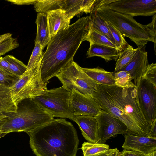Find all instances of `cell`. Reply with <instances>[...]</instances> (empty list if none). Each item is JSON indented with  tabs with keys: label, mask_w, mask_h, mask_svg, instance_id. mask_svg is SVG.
I'll list each match as a JSON object with an SVG mask.
<instances>
[{
	"label": "cell",
	"mask_w": 156,
	"mask_h": 156,
	"mask_svg": "<svg viewBox=\"0 0 156 156\" xmlns=\"http://www.w3.org/2000/svg\"><path fill=\"white\" fill-rule=\"evenodd\" d=\"M4 58L8 62L11 71L15 76L20 78L26 72L27 66L21 61L11 55H7Z\"/></svg>",
	"instance_id": "25"
},
{
	"label": "cell",
	"mask_w": 156,
	"mask_h": 156,
	"mask_svg": "<svg viewBox=\"0 0 156 156\" xmlns=\"http://www.w3.org/2000/svg\"><path fill=\"white\" fill-rule=\"evenodd\" d=\"M43 49L42 47L38 43H35L34 48L27 66L26 71L40 68Z\"/></svg>",
	"instance_id": "26"
},
{
	"label": "cell",
	"mask_w": 156,
	"mask_h": 156,
	"mask_svg": "<svg viewBox=\"0 0 156 156\" xmlns=\"http://www.w3.org/2000/svg\"><path fill=\"white\" fill-rule=\"evenodd\" d=\"M138 50L134 57L128 64L121 71L128 72L137 88L139 85L142 76L149 64L147 53L145 50V46L138 47Z\"/></svg>",
	"instance_id": "13"
},
{
	"label": "cell",
	"mask_w": 156,
	"mask_h": 156,
	"mask_svg": "<svg viewBox=\"0 0 156 156\" xmlns=\"http://www.w3.org/2000/svg\"><path fill=\"white\" fill-rule=\"evenodd\" d=\"M71 92L63 86L47 90L32 98L53 117L68 118L73 121L75 116L70 101Z\"/></svg>",
	"instance_id": "6"
},
{
	"label": "cell",
	"mask_w": 156,
	"mask_h": 156,
	"mask_svg": "<svg viewBox=\"0 0 156 156\" xmlns=\"http://www.w3.org/2000/svg\"><path fill=\"white\" fill-rule=\"evenodd\" d=\"M5 121L0 126V132L8 134L12 132L31 131L54 119L32 98L23 99L17 104L16 111L7 113Z\"/></svg>",
	"instance_id": "5"
},
{
	"label": "cell",
	"mask_w": 156,
	"mask_h": 156,
	"mask_svg": "<svg viewBox=\"0 0 156 156\" xmlns=\"http://www.w3.org/2000/svg\"><path fill=\"white\" fill-rule=\"evenodd\" d=\"M26 133L36 156H77L79 143L77 132L65 119H54Z\"/></svg>",
	"instance_id": "3"
},
{
	"label": "cell",
	"mask_w": 156,
	"mask_h": 156,
	"mask_svg": "<svg viewBox=\"0 0 156 156\" xmlns=\"http://www.w3.org/2000/svg\"><path fill=\"white\" fill-rule=\"evenodd\" d=\"M19 45L17 38L12 37L5 40L0 44V57L18 47Z\"/></svg>",
	"instance_id": "30"
},
{
	"label": "cell",
	"mask_w": 156,
	"mask_h": 156,
	"mask_svg": "<svg viewBox=\"0 0 156 156\" xmlns=\"http://www.w3.org/2000/svg\"><path fill=\"white\" fill-rule=\"evenodd\" d=\"M113 149H109L108 150L101 153L98 154L91 156H108L112 151Z\"/></svg>",
	"instance_id": "38"
},
{
	"label": "cell",
	"mask_w": 156,
	"mask_h": 156,
	"mask_svg": "<svg viewBox=\"0 0 156 156\" xmlns=\"http://www.w3.org/2000/svg\"><path fill=\"white\" fill-rule=\"evenodd\" d=\"M124 135L122 146L124 149L137 151L145 155L156 151V138L129 133Z\"/></svg>",
	"instance_id": "14"
},
{
	"label": "cell",
	"mask_w": 156,
	"mask_h": 156,
	"mask_svg": "<svg viewBox=\"0 0 156 156\" xmlns=\"http://www.w3.org/2000/svg\"><path fill=\"white\" fill-rule=\"evenodd\" d=\"M156 119L154 120L150 126L148 136L156 138Z\"/></svg>",
	"instance_id": "36"
},
{
	"label": "cell",
	"mask_w": 156,
	"mask_h": 156,
	"mask_svg": "<svg viewBox=\"0 0 156 156\" xmlns=\"http://www.w3.org/2000/svg\"><path fill=\"white\" fill-rule=\"evenodd\" d=\"M12 34L8 33L0 35V44L7 39L12 37Z\"/></svg>",
	"instance_id": "37"
},
{
	"label": "cell",
	"mask_w": 156,
	"mask_h": 156,
	"mask_svg": "<svg viewBox=\"0 0 156 156\" xmlns=\"http://www.w3.org/2000/svg\"><path fill=\"white\" fill-rule=\"evenodd\" d=\"M96 117L98 124L97 143L104 144L109 138L118 134L128 133V129L126 125L109 113L102 110L101 113Z\"/></svg>",
	"instance_id": "10"
},
{
	"label": "cell",
	"mask_w": 156,
	"mask_h": 156,
	"mask_svg": "<svg viewBox=\"0 0 156 156\" xmlns=\"http://www.w3.org/2000/svg\"><path fill=\"white\" fill-rule=\"evenodd\" d=\"M120 51L117 48L108 46L93 44H90L86 54L87 58L97 56L104 59L106 62L116 61Z\"/></svg>",
	"instance_id": "17"
},
{
	"label": "cell",
	"mask_w": 156,
	"mask_h": 156,
	"mask_svg": "<svg viewBox=\"0 0 156 156\" xmlns=\"http://www.w3.org/2000/svg\"><path fill=\"white\" fill-rule=\"evenodd\" d=\"M107 4L111 10L133 17L156 13V0H107Z\"/></svg>",
	"instance_id": "9"
},
{
	"label": "cell",
	"mask_w": 156,
	"mask_h": 156,
	"mask_svg": "<svg viewBox=\"0 0 156 156\" xmlns=\"http://www.w3.org/2000/svg\"><path fill=\"white\" fill-rule=\"evenodd\" d=\"M128 44L120 51L115 64L114 72L121 71L130 62L138 50Z\"/></svg>",
	"instance_id": "22"
},
{
	"label": "cell",
	"mask_w": 156,
	"mask_h": 156,
	"mask_svg": "<svg viewBox=\"0 0 156 156\" xmlns=\"http://www.w3.org/2000/svg\"><path fill=\"white\" fill-rule=\"evenodd\" d=\"M7 117L5 115H0V126L5 121Z\"/></svg>",
	"instance_id": "40"
},
{
	"label": "cell",
	"mask_w": 156,
	"mask_h": 156,
	"mask_svg": "<svg viewBox=\"0 0 156 156\" xmlns=\"http://www.w3.org/2000/svg\"><path fill=\"white\" fill-rule=\"evenodd\" d=\"M46 13L51 38L58 31L64 30L70 25V20L68 18L65 11L63 10H53Z\"/></svg>",
	"instance_id": "16"
},
{
	"label": "cell",
	"mask_w": 156,
	"mask_h": 156,
	"mask_svg": "<svg viewBox=\"0 0 156 156\" xmlns=\"http://www.w3.org/2000/svg\"><path fill=\"white\" fill-rule=\"evenodd\" d=\"M93 98L102 110L126 125L128 133L148 136L150 126L140 107L136 88L98 84Z\"/></svg>",
	"instance_id": "1"
},
{
	"label": "cell",
	"mask_w": 156,
	"mask_h": 156,
	"mask_svg": "<svg viewBox=\"0 0 156 156\" xmlns=\"http://www.w3.org/2000/svg\"><path fill=\"white\" fill-rule=\"evenodd\" d=\"M156 64H149L142 79L146 80L156 87Z\"/></svg>",
	"instance_id": "31"
},
{
	"label": "cell",
	"mask_w": 156,
	"mask_h": 156,
	"mask_svg": "<svg viewBox=\"0 0 156 156\" xmlns=\"http://www.w3.org/2000/svg\"><path fill=\"white\" fill-rule=\"evenodd\" d=\"M82 70L98 84H115V72L107 71L99 66L93 68L81 67Z\"/></svg>",
	"instance_id": "19"
},
{
	"label": "cell",
	"mask_w": 156,
	"mask_h": 156,
	"mask_svg": "<svg viewBox=\"0 0 156 156\" xmlns=\"http://www.w3.org/2000/svg\"><path fill=\"white\" fill-rule=\"evenodd\" d=\"M70 101L74 115L97 116L102 110L92 97L80 93L75 90L70 91Z\"/></svg>",
	"instance_id": "12"
},
{
	"label": "cell",
	"mask_w": 156,
	"mask_h": 156,
	"mask_svg": "<svg viewBox=\"0 0 156 156\" xmlns=\"http://www.w3.org/2000/svg\"><path fill=\"white\" fill-rule=\"evenodd\" d=\"M17 108L10 87L0 83V115L16 112Z\"/></svg>",
	"instance_id": "20"
},
{
	"label": "cell",
	"mask_w": 156,
	"mask_h": 156,
	"mask_svg": "<svg viewBox=\"0 0 156 156\" xmlns=\"http://www.w3.org/2000/svg\"><path fill=\"white\" fill-rule=\"evenodd\" d=\"M78 125L82 134L88 142L97 143L98 141V124L95 116H75L73 121Z\"/></svg>",
	"instance_id": "15"
},
{
	"label": "cell",
	"mask_w": 156,
	"mask_h": 156,
	"mask_svg": "<svg viewBox=\"0 0 156 156\" xmlns=\"http://www.w3.org/2000/svg\"><path fill=\"white\" fill-rule=\"evenodd\" d=\"M119 156H145L143 154L137 151L124 149L119 152Z\"/></svg>",
	"instance_id": "34"
},
{
	"label": "cell",
	"mask_w": 156,
	"mask_h": 156,
	"mask_svg": "<svg viewBox=\"0 0 156 156\" xmlns=\"http://www.w3.org/2000/svg\"><path fill=\"white\" fill-rule=\"evenodd\" d=\"M0 69L9 76L19 78L13 74L10 70L8 62L4 57H0Z\"/></svg>",
	"instance_id": "33"
},
{
	"label": "cell",
	"mask_w": 156,
	"mask_h": 156,
	"mask_svg": "<svg viewBox=\"0 0 156 156\" xmlns=\"http://www.w3.org/2000/svg\"><path fill=\"white\" fill-rule=\"evenodd\" d=\"M119 152V151L117 148L113 149L112 151L108 156H118Z\"/></svg>",
	"instance_id": "39"
},
{
	"label": "cell",
	"mask_w": 156,
	"mask_h": 156,
	"mask_svg": "<svg viewBox=\"0 0 156 156\" xmlns=\"http://www.w3.org/2000/svg\"><path fill=\"white\" fill-rule=\"evenodd\" d=\"M145 156H156V151L152 152L149 154L145 155Z\"/></svg>",
	"instance_id": "41"
},
{
	"label": "cell",
	"mask_w": 156,
	"mask_h": 156,
	"mask_svg": "<svg viewBox=\"0 0 156 156\" xmlns=\"http://www.w3.org/2000/svg\"><path fill=\"white\" fill-rule=\"evenodd\" d=\"M13 4L17 5H29L34 4L35 3L37 0H7Z\"/></svg>",
	"instance_id": "35"
},
{
	"label": "cell",
	"mask_w": 156,
	"mask_h": 156,
	"mask_svg": "<svg viewBox=\"0 0 156 156\" xmlns=\"http://www.w3.org/2000/svg\"><path fill=\"white\" fill-rule=\"evenodd\" d=\"M85 41H88L90 44H95L116 48L115 45L106 37L93 30H90Z\"/></svg>",
	"instance_id": "28"
},
{
	"label": "cell",
	"mask_w": 156,
	"mask_h": 156,
	"mask_svg": "<svg viewBox=\"0 0 156 156\" xmlns=\"http://www.w3.org/2000/svg\"><path fill=\"white\" fill-rule=\"evenodd\" d=\"M64 0H37L34 4L36 12L47 13L48 12L58 9L62 10Z\"/></svg>",
	"instance_id": "23"
},
{
	"label": "cell",
	"mask_w": 156,
	"mask_h": 156,
	"mask_svg": "<svg viewBox=\"0 0 156 156\" xmlns=\"http://www.w3.org/2000/svg\"><path fill=\"white\" fill-rule=\"evenodd\" d=\"M6 134H7L5 133H2L0 132V138L3 137L5 135H6Z\"/></svg>",
	"instance_id": "42"
},
{
	"label": "cell",
	"mask_w": 156,
	"mask_h": 156,
	"mask_svg": "<svg viewBox=\"0 0 156 156\" xmlns=\"http://www.w3.org/2000/svg\"><path fill=\"white\" fill-rule=\"evenodd\" d=\"M109 149L107 144L89 142H84L81 147L84 156H91L105 152Z\"/></svg>",
	"instance_id": "24"
},
{
	"label": "cell",
	"mask_w": 156,
	"mask_h": 156,
	"mask_svg": "<svg viewBox=\"0 0 156 156\" xmlns=\"http://www.w3.org/2000/svg\"><path fill=\"white\" fill-rule=\"evenodd\" d=\"M73 60L70 62L55 77L67 90H75L84 95L93 97L98 84L87 75Z\"/></svg>",
	"instance_id": "7"
},
{
	"label": "cell",
	"mask_w": 156,
	"mask_h": 156,
	"mask_svg": "<svg viewBox=\"0 0 156 156\" xmlns=\"http://www.w3.org/2000/svg\"><path fill=\"white\" fill-rule=\"evenodd\" d=\"M90 30L89 16L79 19L52 37L43 54L40 73L43 82L55 76L71 61Z\"/></svg>",
	"instance_id": "2"
},
{
	"label": "cell",
	"mask_w": 156,
	"mask_h": 156,
	"mask_svg": "<svg viewBox=\"0 0 156 156\" xmlns=\"http://www.w3.org/2000/svg\"><path fill=\"white\" fill-rule=\"evenodd\" d=\"M47 84L42 80L40 68L26 71L10 87L13 99L17 105L23 99L41 94L48 90Z\"/></svg>",
	"instance_id": "8"
},
{
	"label": "cell",
	"mask_w": 156,
	"mask_h": 156,
	"mask_svg": "<svg viewBox=\"0 0 156 156\" xmlns=\"http://www.w3.org/2000/svg\"><path fill=\"white\" fill-rule=\"evenodd\" d=\"M35 23L37 26V30L35 43H38L43 49L48 45L51 38L50 35L47 14L38 12Z\"/></svg>",
	"instance_id": "18"
},
{
	"label": "cell",
	"mask_w": 156,
	"mask_h": 156,
	"mask_svg": "<svg viewBox=\"0 0 156 156\" xmlns=\"http://www.w3.org/2000/svg\"><path fill=\"white\" fill-rule=\"evenodd\" d=\"M114 76L115 84L116 86L122 88H136L132 81L133 78L128 72L120 71L115 72Z\"/></svg>",
	"instance_id": "27"
},
{
	"label": "cell",
	"mask_w": 156,
	"mask_h": 156,
	"mask_svg": "<svg viewBox=\"0 0 156 156\" xmlns=\"http://www.w3.org/2000/svg\"><path fill=\"white\" fill-rule=\"evenodd\" d=\"M89 17L90 30H93L103 35L115 46V42L106 22L94 10H91Z\"/></svg>",
	"instance_id": "21"
},
{
	"label": "cell",
	"mask_w": 156,
	"mask_h": 156,
	"mask_svg": "<svg viewBox=\"0 0 156 156\" xmlns=\"http://www.w3.org/2000/svg\"><path fill=\"white\" fill-rule=\"evenodd\" d=\"M105 22L115 41L116 48L121 51L128 44L127 42L119 31L110 23Z\"/></svg>",
	"instance_id": "29"
},
{
	"label": "cell",
	"mask_w": 156,
	"mask_h": 156,
	"mask_svg": "<svg viewBox=\"0 0 156 156\" xmlns=\"http://www.w3.org/2000/svg\"><path fill=\"white\" fill-rule=\"evenodd\" d=\"M19 78L9 76L0 69V83L11 87Z\"/></svg>",
	"instance_id": "32"
},
{
	"label": "cell",
	"mask_w": 156,
	"mask_h": 156,
	"mask_svg": "<svg viewBox=\"0 0 156 156\" xmlns=\"http://www.w3.org/2000/svg\"><path fill=\"white\" fill-rule=\"evenodd\" d=\"M107 3V0H95L91 10L96 11L105 21L112 25L123 37L129 38L138 47L145 46L148 42L154 43L155 51L156 14L153 16L151 22L143 25L130 15L111 10Z\"/></svg>",
	"instance_id": "4"
},
{
	"label": "cell",
	"mask_w": 156,
	"mask_h": 156,
	"mask_svg": "<svg viewBox=\"0 0 156 156\" xmlns=\"http://www.w3.org/2000/svg\"><path fill=\"white\" fill-rule=\"evenodd\" d=\"M118 156H119V154H118Z\"/></svg>",
	"instance_id": "43"
},
{
	"label": "cell",
	"mask_w": 156,
	"mask_h": 156,
	"mask_svg": "<svg viewBox=\"0 0 156 156\" xmlns=\"http://www.w3.org/2000/svg\"><path fill=\"white\" fill-rule=\"evenodd\" d=\"M136 89L140 107L150 126L156 119V87L142 79Z\"/></svg>",
	"instance_id": "11"
}]
</instances>
